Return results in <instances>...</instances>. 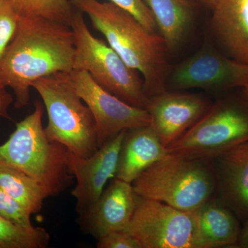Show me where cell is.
Here are the masks:
<instances>
[{
  "label": "cell",
  "instance_id": "cell-1",
  "mask_svg": "<svg viewBox=\"0 0 248 248\" xmlns=\"http://www.w3.org/2000/svg\"><path fill=\"white\" fill-rule=\"evenodd\" d=\"M76 38L69 26L19 16L17 32L0 67V81L15 94L14 107H27L36 80L73 69Z\"/></svg>",
  "mask_w": 248,
  "mask_h": 248
},
{
  "label": "cell",
  "instance_id": "cell-2",
  "mask_svg": "<svg viewBox=\"0 0 248 248\" xmlns=\"http://www.w3.org/2000/svg\"><path fill=\"white\" fill-rule=\"evenodd\" d=\"M71 2L89 16L93 27L104 35L125 63L141 75L150 99L166 91L168 48L161 35L147 30L133 15L110 1Z\"/></svg>",
  "mask_w": 248,
  "mask_h": 248
},
{
  "label": "cell",
  "instance_id": "cell-3",
  "mask_svg": "<svg viewBox=\"0 0 248 248\" xmlns=\"http://www.w3.org/2000/svg\"><path fill=\"white\" fill-rule=\"evenodd\" d=\"M44 104L36 101L33 112L16 124V130L0 145V163L25 173L42 186L48 197L68 188L74 176L69 165V151L52 141L42 125Z\"/></svg>",
  "mask_w": 248,
  "mask_h": 248
},
{
  "label": "cell",
  "instance_id": "cell-4",
  "mask_svg": "<svg viewBox=\"0 0 248 248\" xmlns=\"http://www.w3.org/2000/svg\"><path fill=\"white\" fill-rule=\"evenodd\" d=\"M132 186L143 198L195 212L215 196L213 159L169 152L143 171Z\"/></svg>",
  "mask_w": 248,
  "mask_h": 248
},
{
  "label": "cell",
  "instance_id": "cell-5",
  "mask_svg": "<svg viewBox=\"0 0 248 248\" xmlns=\"http://www.w3.org/2000/svg\"><path fill=\"white\" fill-rule=\"evenodd\" d=\"M68 73L36 80L32 88L40 94L48 115L46 135L79 157L92 156L99 149L97 128L89 108L76 92Z\"/></svg>",
  "mask_w": 248,
  "mask_h": 248
},
{
  "label": "cell",
  "instance_id": "cell-6",
  "mask_svg": "<svg viewBox=\"0 0 248 248\" xmlns=\"http://www.w3.org/2000/svg\"><path fill=\"white\" fill-rule=\"evenodd\" d=\"M71 27L76 38L73 69L89 72L103 89L130 105L146 109L150 98L140 73L108 44L93 36L79 10L73 14Z\"/></svg>",
  "mask_w": 248,
  "mask_h": 248
},
{
  "label": "cell",
  "instance_id": "cell-7",
  "mask_svg": "<svg viewBox=\"0 0 248 248\" xmlns=\"http://www.w3.org/2000/svg\"><path fill=\"white\" fill-rule=\"evenodd\" d=\"M248 141V99L231 96L210 106L185 133L168 147L169 152L214 158Z\"/></svg>",
  "mask_w": 248,
  "mask_h": 248
},
{
  "label": "cell",
  "instance_id": "cell-8",
  "mask_svg": "<svg viewBox=\"0 0 248 248\" xmlns=\"http://www.w3.org/2000/svg\"><path fill=\"white\" fill-rule=\"evenodd\" d=\"M125 231L141 248H197L195 211H184L139 195Z\"/></svg>",
  "mask_w": 248,
  "mask_h": 248
},
{
  "label": "cell",
  "instance_id": "cell-9",
  "mask_svg": "<svg viewBox=\"0 0 248 248\" xmlns=\"http://www.w3.org/2000/svg\"><path fill=\"white\" fill-rule=\"evenodd\" d=\"M68 75L76 92L92 112L99 148L124 130L151 125V115L146 109L133 107L111 94L89 72L73 69Z\"/></svg>",
  "mask_w": 248,
  "mask_h": 248
},
{
  "label": "cell",
  "instance_id": "cell-10",
  "mask_svg": "<svg viewBox=\"0 0 248 248\" xmlns=\"http://www.w3.org/2000/svg\"><path fill=\"white\" fill-rule=\"evenodd\" d=\"M170 79L173 87L181 90L245 88L248 84V64L213 48H203L176 66Z\"/></svg>",
  "mask_w": 248,
  "mask_h": 248
},
{
  "label": "cell",
  "instance_id": "cell-11",
  "mask_svg": "<svg viewBox=\"0 0 248 248\" xmlns=\"http://www.w3.org/2000/svg\"><path fill=\"white\" fill-rule=\"evenodd\" d=\"M125 131L106 142L89 157H79L69 151L70 169L77 181L71 195L76 200L78 215H84L94 206L108 182L115 177Z\"/></svg>",
  "mask_w": 248,
  "mask_h": 248
},
{
  "label": "cell",
  "instance_id": "cell-12",
  "mask_svg": "<svg viewBox=\"0 0 248 248\" xmlns=\"http://www.w3.org/2000/svg\"><path fill=\"white\" fill-rule=\"evenodd\" d=\"M210 107L197 94L165 92L150 99L152 128L166 148L191 128Z\"/></svg>",
  "mask_w": 248,
  "mask_h": 248
},
{
  "label": "cell",
  "instance_id": "cell-13",
  "mask_svg": "<svg viewBox=\"0 0 248 248\" xmlns=\"http://www.w3.org/2000/svg\"><path fill=\"white\" fill-rule=\"evenodd\" d=\"M137 194L130 183L114 177L89 211L79 215L81 229L95 239L128 226L137 202Z\"/></svg>",
  "mask_w": 248,
  "mask_h": 248
},
{
  "label": "cell",
  "instance_id": "cell-14",
  "mask_svg": "<svg viewBox=\"0 0 248 248\" xmlns=\"http://www.w3.org/2000/svg\"><path fill=\"white\" fill-rule=\"evenodd\" d=\"M217 179L215 198L234 213L248 219V141L213 159Z\"/></svg>",
  "mask_w": 248,
  "mask_h": 248
},
{
  "label": "cell",
  "instance_id": "cell-15",
  "mask_svg": "<svg viewBox=\"0 0 248 248\" xmlns=\"http://www.w3.org/2000/svg\"><path fill=\"white\" fill-rule=\"evenodd\" d=\"M168 153V148L151 125L126 130L115 177L132 184L143 171Z\"/></svg>",
  "mask_w": 248,
  "mask_h": 248
},
{
  "label": "cell",
  "instance_id": "cell-16",
  "mask_svg": "<svg viewBox=\"0 0 248 248\" xmlns=\"http://www.w3.org/2000/svg\"><path fill=\"white\" fill-rule=\"evenodd\" d=\"M212 27L231 58L248 64V0H217Z\"/></svg>",
  "mask_w": 248,
  "mask_h": 248
},
{
  "label": "cell",
  "instance_id": "cell-17",
  "mask_svg": "<svg viewBox=\"0 0 248 248\" xmlns=\"http://www.w3.org/2000/svg\"><path fill=\"white\" fill-rule=\"evenodd\" d=\"M197 248L237 247L238 218L215 197L195 211Z\"/></svg>",
  "mask_w": 248,
  "mask_h": 248
},
{
  "label": "cell",
  "instance_id": "cell-18",
  "mask_svg": "<svg viewBox=\"0 0 248 248\" xmlns=\"http://www.w3.org/2000/svg\"><path fill=\"white\" fill-rule=\"evenodd\" d=\"M151 10L156 28L168 49L177 48L184 40L193 17L189 0H143Z\"/></svg>",
  "mask_w": 248,
  "mask_h": 248
},
{
  "label": "cell",
  "instance_id": "cell-19",
  "mask_svg": "<svg viewBox=\"0 0 248 248\" xmlns=\"http://www.w3.org/2000/svg\"><path fill=\"white\" fill-rule=\"evenodd\" d=\"M0 187L32 214L42 210L48 197L45 189L17 169L0 163Z\"/></svg>",
  "mask_w": 248,
  "mask_h": 248
},
{
  "label": "cell",
  "instance_id": "cell-20",
  "mask_svg": "<svg viewBox=\"0 0 248 248\" xmlns=\"http://www.w3.org/2000/svg\"><path fill=\"white\" fill-rule=\"evenodd\" d=\"M20 17H42L71 27L75 11L69 0H9Z\"/></svg>",
  "mask_w": 248,
  "mask_h": 248
},
{
  "label": "cell",
  "instance_id": "cell-21",
  "mask_svg": "<svg viewBox=\"0 0 248 248\" xmlns=\"http://www.w3.org/2000/svg\"><path fill=\"white\" fill-rule=\"evenodd\" d=\"M50 241V234L45 228L26 229L0 216V248H45Z\"/></svg>",
  "mask_w": 248,
  "mask_h": 248
},
{
  "label": "cell",
  "instance_id": "cell-22",
  "mask_svg": "<svg viewBox=\"0 0 248 248\" xmlns=\"http://www.w3.org/2000/svg\"><path fill=\"white\" fill-rule=\"evenodd\" d=\"M31 215L24 205L0 187V216L16 226L32 229Z\"/></svg>",
  "mask_w": 248,
  "mask_h": 248
},
{
  "label": "cell",
  "instance_id": "cell-23",
  "mask_svg": "<svg viewBox=\"0 0 248 248\" xmlns=\"http://www.w3.org/2000/svg\"><path fill=\"white\" fill-rule=\"evenodd\" d=\"M19 16L9 0L0 3V67L6 50L17 32Z\"/></svg>",
  "mask_w": 248,
  "mask_h": 248
},
{
  "label": "cell",
  "instance_id": "cell-24",
  "mask_svg": "<svg viewBox=\"0 0 248 248\" xmlns=\"http://www.w3.org/2000/svg\"><path fill=\"white\" fill-rule=\"evenodd\" d=\"M110 1L133 15L147 30L155 32L156 25L154 17L143 0H110Z\"/></svg>",
  "mask_w": 248,
  "mask_h": 248
},
{
  "label": "cell",
  "instance_id": "cell-25",
  "mask_svg": "<svg viewBox=\"0 0 248 248\" xmlns=\"http://www.w3.org/2000/svg\"><path fill=\"white\" fill-rule=\"evenodd\" d=\"M97 248H141L128 232L114 231L104 235L97 239Z\"/></svg>",
  "mask_w": 248,
  "mask_h": 248
},
{
  "label": "cell",
  "instance_id": "cell-26",
  "mask_svg": "<svg viewBox=\"0 0 248 248\" xmlns=\"http://www.w3.org/2000/svg\"><path fill=\"white\" fill-rule=\"evenodd\" d=\"M14 101V97L6 91V87L0 89V117L9 118L8 110Z\"/></svg>",
  "mask_w": 248,
  "mask_h": 248
},
{
  "label": "cell",
  "instance_id": "cell-27",
  "mask_svg": "<svg viewBox=\"0 0 248 248\" xmlns=\"http://www.w3.org/2000/svg\"><path fill=\"white\" fill-rule=\"evenodd\" d=\"M236 248H248V219L246 220V224L243 229L241 230Z\"/></svg>",
  "mask_w": 248,
  "mask_h": 248
},
{
  "label": "cell",
  "instance_id": "cell-28",
  "mask_svg": "<svg viewBox=\"0 0 248 248\" xmlns=\"http://www.w3.org/2000/svg\"><path fill=\"white\" fill-rule=\"evenodd\" d=\"M204 4H206L207 6H210V8H213L214 4L216 2L217 0H201Z\"/></svg>",
  "mask_w": 248,
  "mask_h": 248
},
{
  "label": "cell",
  "instance_id": "cell-29",
  "mask_svg": "<svg viewBox=\"0 0 248 248\" xmlns=\"http://www.w3.org/2000/svg\"><path fill=\"white\" fill-rule=\"evenodd\" d=\"M244 93H245V95L247 97L248 99V84L247 86H246V87L244 88Z\"/></svg>",
  "mask_w": 248,
  "mask_h": 248
},
{
  "label": "cell",
  "instance_id": "cell-30",
  "mask_svg": "<svg viewBox=\"0 0 248 248\" xmlns=\"http://www.w3.org/2000/svg\"><path fill=\"white\" fill-rule=\"evenodd\" d=\"M4 87V86H3V84H1V81H0V89H1V88Z\"/></svg>",
  "mask_w": 248,
  "mask_h": 248
},
{
  "label": "cell",
  "instance_id": "cell-31",
  "mask_svg": "<svg viewBox=\"0 0 248 248\" xmlns=\"http://www.w3.org/2000/svg\"><path fill=\"white\" fill-rule=\"evenodd\" d=\"M3 0H0V3L2 2Z\"/></svg>",
  "mask_w": 248,
  "mask_h": 248
}]
</instances>
